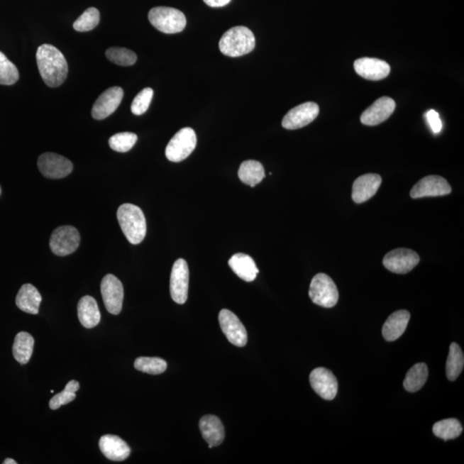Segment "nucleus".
Returning a JSON list of instances; mask_svg holds the SVG:
<instances>
[{
	"instance_id": "nucleus-1",
	"label": "nucleus",
	"mask_w": 464,
	"mask_h": 464,
	"mask_svg": "<svg viewBox=\"0 0 464 464\" xmlns=\"http://www.w3.org/2000/svg\"><path fill=\"white\" fill-rule=\"evenodd\" d=\"M36 61L44 83L50 87H58L66 80L68 66L66 58L58 48L43 44L36 52Z\"/></svg>"
},
{
	"instance_id": "nucleus-2",
	"label": "nucleus",
	"mask_w": 464,
	"mask_h": 464,
	"mask_svg": "<svg viewBox=\"0 0 464 464\" xmlns=\"http://www.w3.org/2000/svg\"><path fill=\"white\" fill-rule=\"evenodd\" d=\"M117 219L130 243L138 244L143 241L146 235V221L140 207L126 203L118 209Z\"/></svg>"
},
{
	"instance_id": "nucleus-3",
	"label": "nucleus",
	"mask_w": 464,
	"mask_h": 464,
	"mask_svg": "<svg viewBox=\"0 0 464 464\" xmlns=\"http://www.w3.org/2000/svg\"><path fill=\"white\" fill-rule=\"evenodd\" d=\"M255 38L250 28L237 26L230 28L223 35L219 42V50L223 55L240 57L254 50Z\"/></svg>"
},
{
	"instance_id": "nucleus-4",
	"label": "nucleus",
	"mask_w": 464,
	"mask_h": 464,
	"mask_svg": "<svg viewBox=\"0 0 464 464\" xmlns=\"http://www.w3.org/2000/svg\"><path fill=\"white\" fill-rule=\"evenodd\" d=\"M149 21L158 31L165 34H176L184 30L185 15L181 11L170 7H155L150 11Z\"/></svg>"
},
{
	"instance_id": "nucleus-5",
	"label": "nucleus",
	"mask_w": 464,
	"mask_h": 464,
	"mask_svg": "<svg viewBox=\"0 0 464 464\" xmlns=\"http://www.w3.org/2000/svg\"><path fill=\"white\" fill-rule=\"evenodd\" d=\"M312 302L324 308H332L339 299V292L333 280L327 275L319 274L312 279L309 290Z\"/></svg>"
},
{
	"instance_id": "nucleus-6",
	"label": "nucleus",
	"mask_w": 464,
	"mask_h": 464,
	"mask_svg": "<svg viewBox=\"0 0 464 464\" xmlns=\"http://www.w3.org/2000/svg\"><path fill=\"white\" fill-rule=\"evenodd\" d=\"M197 134L192 128H184L175 134L165 150L166 158L170 162H178L186 160L197 148Z\"/></svg>"
},
{
	"instance_id": "nucleus-7",
	"label": "nucleus",
	"mask_w": 464,
	"mask_h": 464,
	"mask_svg": "<svg viewBox=\"0 0 464 464\" xmlns=\"http://www.w3.org/2000/svg\"><path fill=\"white\" fill-rule=\"evenodd\" d=\"M80 243V235L75 227L65 226L57 228L50 238V249L56 255L66 256L75 252Z\"/></svg>"
},
{
	"instance_id": "nucleus-8",
	"label": "nucleus",
	"mask_w": 464,
	"mask_h": 464,
	"mask_svg": "<svg viewBox=\"0 0 464 464\" xmlns=\"http://www.w3.org/2000/svg\"><path fill=\"white\" fill-rule=\"evenodd\" d=\"M189 270L184 259H178L174 263L170 275V291L172 299L179 304L186 303L188 299Z\"/></svg>"
},
{
	"instance_id": "nucleus-9",
	"label": "nucleus",
	"mask_w": 464,
	"mask_h": 464,
	"mask_svg": "<svg viewBox=\"0 0 464 464\" xmlns=\"http://www.w3.org/2000/svg\"><path fill=\"white\" fill-rule=\"evenodd\" d=\"M101 292L107 311L113 315L120 314L124 299V289L115 275H107L101 283Z\"/></svg>"
},
{
	"instance_id": "nucleus-10",
	"label": "nucleus",
	"mask_w": 464,
	"mask_h": 464,
	"mask_svg": "<svg viewBox=\"0 0 464 464\" xmlns=\"http://www.w3.org/2000/svg\"><path fill=\"white\" fill-rule=\"evenodd\" d=\"M38 168L45 177L61 179L70 175L73 170L72 162L61 155L47 153L38 158Z\"/></svg>"
},
{
	"instance_id": "nucleus-11",
	"label": "nucleus",
	"mask_w": 464,
	"mask_h": 464,
	"mask_svg": "<svg viewBox=\"0 0 464 464\" xmlns=\"http://www.w3.org/2000/svg\"><path fill=\"white\" fill-rule=\"evenodd\" d=\"M420 263L416 252L409 249H397L389 252L382 260L387 270L394 274L405 275L412 271Z\"/></svg>"
},
{
	"instance_id": "nucleus-12",
	"label": "nucleus",
	"mask_w": 464,
	"mask_h": 464,
	"mask_svg": "<svg viewBox=\"0 0 464 464\" xmlns=\"http://www.w3.org/2000/svg\"><path fill=\"white\" fill-rule=\"evenodd\" d=\"M219 325L228 341L237 347H244L248 343L245 327L238 317L229 309H223L219 315Z\"/></svg>"
},
{
	"instance_id": "nucleus-13",
	"label": "nucleus",
	"mask_w": 464,
	"mask_h": 464,
	"mask_svg": "<svg viewBox=\"0 0 464 464\" xmlns=\"http://www.w3.org/2000/svg\"><path fill=\"white\" fill-rule=\"evenodd\" d=\"M319 106L312 101L297 106L285 116L282 127L288 130L302 128L311 123L319 116Z\"/></svg>"
},
{
	"instance_id": "nucleus-14",
	"label": "nucleus",
	"mask_w": 464,
	"mask_h": 464,
	"mask_svg": "<svg viewBox=\"0 0 464 464\" xmlns=\"http://www.w3.org/2000/svg\"><path fill=\"white\" fill-rule=\"evenodd\" d=\"M312 389L324 400L332 401L338 392V382L331 370L319 368L313 370L309 375Z\"/></svg>"
},
{
	"instance_id": "nucleus-15",
	"label": "nucleus",
	"mask_w": 464,
	"mask_h": 464,
	"mask_svg": "<svg viewBox=\"0 0 464 464\" xmlns=\"http://www.w3.org/2000/svg\"><path fill=\"white\" fill-rule=\"evenodd\" d=\"M451 187L445 178L439 176H429L422 178L410 191L413 199L443 197L451 194Z\"/></svg>"
},
{
	"instance_id": "nucleus-16",
	"label": "nucleus",
	"mask_w": 464,
	"mask_h": 464,
	"mask_svg": "<svg viewBox=\"0 0 464 464\" xmlns=\"http://www.w3.org/2000/svg\"><path fill=\"white\" fill-rule=\"evenodd\" d=\"M123 89L112 87L105 91L93 105L92 115L96 120H104L115 112L123 99Z\"/></svg>"
},
{
	"instance_id": "nucleus-17",
	"label": "nucleus",
	"mask_w": 464,
	"mask_h": 464,
	"mask_svg": "<svg viewBox=\"0 0 464 464\" xmlns=\"http://www.w3.org/2000/svg\"><path fill=\"white\" fill-rule=\"evenodd\" d=\"M396 103L388 96H382L362 114L360 121L366 126H377L389 119L392 115Z\"/></svg>"
},
{
	"instance_id": "nucleus-18",
	"label": "nucleus",
	"mask_w": 464,
	"mask_h": 464,
	"mask_svg": "<svg viewBox=\"0 0 464 464\" xmlns=\"http://www.w3.org/2000/svg\"><path fill=\"white\" fill-rule=\"evenodd\" d=\"M353 67L358 75L368 80L384 79L390 72V65L386 61L375 58L358 59Z\"/></svg>"
},
{
	"instance_id": "nucleus-19",
	"label": "nucleus",
	"mask_w": 464,
	"mask_h": 464,
	"mask_svg": "<svg viewBox=\"0 0 464 464\" xmlns=\"http://www.w3.org/2000/svg\"><path fill=\"white\" fill-rule=\"evenodd\" d=\"M382 183V177L377 174H365L358 177L353 185L352 197L357 204H361L377 192Z\"/></svg>"
},
{
	"instance_id": "nucleus-20",
	"label": "nucleus",
	"mask_w": 464,
	"mask_h": 464,
	"mask_svg": "<svg viewBox=\"0 0 464 464\" xmlns=\"http://www.w3.org/2000/svg\"><path fill=\"white\" fill-rule=\"evenodd\" d=\"M99 447L105 457L111 461H124L131 453L128 443L116 435H104L100 438Z\"/></svg>"
},
{
	"instance_id": "nucleus-21",
	"label": "nucleus",
	"mask_w": 464,
	"mask_h": 464,
	"mask_svg": "<svg viewBox=\"0 0 464 464\" xmlns=\"http://www.w3.org/2000/svg\"><path fill=\"white\" fill-rule=\"evenodd\" d=\"M199 430L209 448L221 445L225 439V427L217 416L206 415L199 421Z\"/></svg>"
},
{
	"instance_id": "nucleus-22",
	"label": "nucleus",
	"mask_w": 464,
	"mask_h": 464,
	"mask_svg": "<svg viewBox=\"0 0 464 464\" xmlns=\"http://www.w3.org/2000/svg\"><path fill=\"white\" fill-rule=\"evenodd\" d=\"M410 313L408 311H397L389 316L382 326V336L388 341H394L400 338L408 327Z\"/></svg>"
},
{
	"instance_id": "nucleus-23",
	"label": "nucleus",
	"mask_w": 464,
	"mask_h": 464,
	"mask_svg": "<svg viewBox=\"0 0 464 464\" xmlns=\"http://www.w3.org/2000/svg\"><path fill=\"white\" fill-rule=\"evenodd\" d=\"M229 266L240 279L247 282H253L259 272L253 258L243 253L232 255L229 260Z\"/></svg>"
},
{
	"instance_id": "nucleus-24",
	"label": "nucleus",
	"mask_w": 464,
	"mask_h": 464,
	"mask_svg": "<svg viewBox=\"0 0 464 464\" xmlns=\"http://www.w3.org/2000/svg\"><path fill=\"white\" fill-rule=\"evenodd\" d=\"M42 302V296L33 285L26 284L20 288L16 304L21 311L28 314L38 315L39 307Z\"/></svg>"
},
{
	"instance_id": "nucleus-25",
	"label": "nucleus",
	"mask_w": 464,
	"mask_h": 464,
	"mask_svg": "<svg viewBox=\"0 0 464 464\" xmlns=\"http://www.w3.org/2000/svg\"><path fill=\"white\" fill-rule=\"evenodd\" d=\"M77 316L84 328H93L100 323L101 314L95 299L84 296L77 304Z\"/></svg>"
},
{
	"instance_id": "nucleus-26",
	"label": "nucleus",
	"mask_w": 464,
	"mask_h": 464,
	"mask_svg": "<svg viewBox=\"0 0 464 464\" xmlns=\"http://www.w3.org/2000/svg\"><path fill=\"white\" fill-rule=\"evenodd\" d=\"M35 341L30 333L20 332L15 337L12 353L15 360L21 365H26L30 361L33 353Z\"/></svg>"
},
{
	"instance_id": "nucleus-27",
	"label": "nucleus",
	"mask_w": 464,
	"mask_h": 464,
	"mask_svg": "<svg viewBox=\"0 0 464 464\" xmlns=\"http://www.w3.org/2000/svg\"><path fill=\"white\" fill-rule=\"evenodd\" d=\"M238 177L240 180L245 183V184L255 187L265 177V170L258 161H244L240 166Z\"/></svg>"
},
{
	"instance_id": "nucleus-28",
	"label": "nucleus",
	"mask_w": 464,
	"mask_h": 464,
	"mask_svg": "<svg viewBox=\"0 0 464 464\" xmlns=\"http://www.w3.org/2000/svg\"><path fill=\"white\" fill-rule=\"evenodd\" d=\"M429 377V368L425 363H418L410 368L405 377L404 387L407 392H416L425 385Z\"/></svg>"
},
{
	"instance_id": "nucleus-29",
	"label": "nucleus",
	"mask_w": 464,
	"mask_h": 464,
	"mask_svg": "<svg viewBox=\"0 0 464 464\" xmlns=\"http://www.w3.org/2000/svg\"><path fill=\"white\" fill-rule=\"evenodd\" d=\"M464 366V356L461 348L457 343L450 346L449 355L446 361V376L450 381H455L462 373Z\"/></svg>"
},
{
	"instance_id": "nucleus-30",
	"label": "nucleus",
	"mask_w": 464,
	"mask_h": 464,
	"mask_svg": "<svg viewBox=\"0 0 464 464\" xmlns=\"http://www.w3.org/2000/svg\"><path fill=\"white\" fill-rule=\"evenodd\" d=\"M433 431L435 436L446 441L458 438L462 433L463 426L457 419H446L435 423Z\"/></svg>"
},
{
	"instance_id": "nucleus-31",
	"label": "nucleus",
	"mask_w": 464,
	"mask_h": 464,
	"mask_svg": "<svg viewBox=\"0 0 464 464\" xmlns=\"http://www.w3.org/2000/svg\"><path fill=\"white\" fill-rule=\"evenodd\" d=\"M134 368L142 372L158 375L165 372L167 363L160 358L140 357L134 362Z\"/></svg>"
},
{
	"instance_id": "nucleus-32",
	"label": "nucleus",
	"mask_w": 464,
	"mask_h": 464,
	"mask_svg": "<svg viewBox=\"0 0 464 464\" xmlns=\"http://www.w3.org/2000/svg\"><path fill=\"white\" fill-rule=\"evenodd\" d=\"M106 56L111 62L118 66H133L137 61L136 53L124 48H111L106 51Z\"/></svg>"
},
{
	"instance_id": "nucleus-33",
	"label": "nucleus",
	"mask_w": 464,
	"mask_h": 464,
	"mask_svg": "<svg viewBox=\"0 0 464 464\" xmlns=\"http://www.w3.org/2000/svg\"><path fill=\"white\" fill-rule=\"evenodd\" d=\"M80 388L79 382L72 380L66 385V388L59 394H55L50 402V409H58L62 405L70 404L76 398V392Z\"/></svg>"
},
{
	"instance_id": "nucleus-34",
	"label": "nucleus",
	"mask_w": 464,
	"mask_h": 464,
	"mask_svg": "<svg viewBox=\"0 0 464 464\" xmlns=\"http://www.w3.org/2000/svg\"><path fill=\"white\" fill-rule=\"evenodd\" d=\"M100 22V13L96 8H89L73 23L74 30L79 32H87L94 30Z\"/></svg>"
},
{
	"instance_id": "nucleus-35",
	"label": "nucleus",
	"mask_w": 464,
	"mask_h": 464,
	"mask_svg": "<svg viewBox=\"0 0 464 464\" xmlns=\"http://www.w3.org/2000/svg\"><path fill=\"white\" fill-rule=\"evenodd\" d=\"M19 72L17 67L0 52V84L12 85L18 82Z\"/></svg>"
},
{
	"instance_id": "nucleus-36",
	"label": "nucleus",
	"mask_w": 464,
	"mask_h": 464,
	"mask_svg": "<svg viewBox=\"0 0 464 464\" xmlns=\"http://www.w3.org/2000/svg\"><path fill=\"white\" fill-rule=\"evenodd\" d=\"M138 136L133 133H119L109 138L111 148L118 153H127L136 144Z\"/></svg>"
},
{
	"instance_id": "nucleus-37",
	"label": "nucleus",
	"mask_w": 464,
	"mask_h": 464,
	"mask_svg": "<svg viewBox=\"0 0 464 464\" xmlns=\"http://www.w3.org/2000/svg\"><path fill=\"white\" fill-rule=\"evenodd\" d=\"M153 97V89L152 88H145L141 91L133 99L131 106V111L134 115L141 116L148 111L150 101Z\"/></svg>"
},
{
	"instance_id": "nucleus-38",
	"label": "nucleus",
	"mask_w": 464,
	"mask_h": 464,
	"mask_svg": "<svg viewBox=\"0 0 464 464\" xmlns=\"http://www.w3.org/2000/svg\"><path fill=\"white\" fill-rule=\"evenodd\" d=\"M426 116L433 132L434 133H441L442 129V122L441 118H439L438 113L436 111H434V109H431V111L426 113Z\"/></svg>"
},
{
	"instance_id": "nucleus-39",
	"label": "nucleus",
	"mask_w": 464,
	"mask_h": 464,
	"mask_svg": "<svg viewBox=\"0 0 464 464\" xmlns=\"http://www.w3.org/2000/svg\"><path fill=\"white\" fill-rule=\"evenodd\" d=\"M207 6L211 7H223L231 2V0H203Z\"/></svg>"
},
{
	"instance_id": "nucleus-40",
	"label": "nucleus",
	"mask_w": 464,
	"mask_h": 464,
	"mask_svg": "<svg viewBox=\"0 0 464 464\" xmlns=\"http://www.w3.org/2000/svg\"><path fill=\"white\" fill-rule=\"evenodd\" d=\"M4 464H17L18 463L13 459L6 458L5 461L3 462Z\"/></svg>"
},
{
	"instance_id": "nucleus-41",
	"label": "nucleus",
	"mask_w": 464,
	"mask_h": 464,
	"mask_svg": "<svg viewBox=\"0 0 464 464\" xmlns=\"http://www.w3.org/2000/svg\"><path fill=\"white\" fill-rule=\"evenodd\" d=\"M0 194H1V188H0Z\"/></svg>"
}]
</instances>
